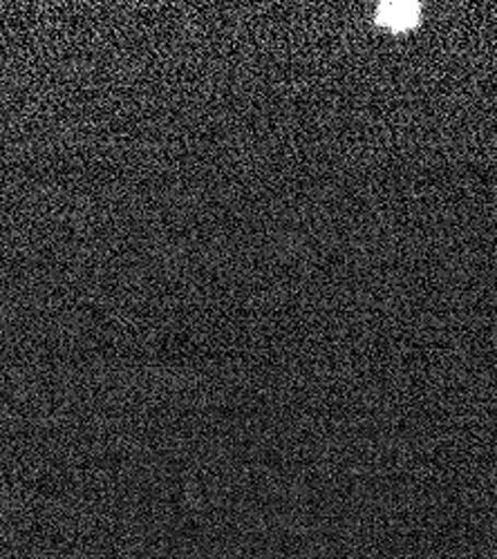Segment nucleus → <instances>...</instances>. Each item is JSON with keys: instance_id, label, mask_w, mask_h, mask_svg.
<instances>
[{"instance_id": "nucleus-1", "label": "nucleus", "mask_w": 497, "mask_h": 559, "mask_svg": "<svg viewBox=\"0 0 497 559\" xmlns=\"http://www.w3.org/2000/svg\"><path fill=\"white\" fill-rule=\"evenodd\" d=\"M422 10L419 3H383L377 14V23L392 29V32H405L419 23Z\"/></svg>"}]
</instances>
